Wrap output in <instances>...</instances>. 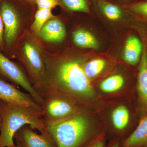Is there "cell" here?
<instances>
[{"label":"cell","instance_id":"cell-15","mask_svg":"<svg viewBox=\"0 0 147 147\" xmlns=\"http://www.w3.org/2000/svg\"><path fill=\"white\" fill-rule=\"evenodd\" d=\"M72 39L75 45L81 48L97 49L99 44L91 33L86 30L79 29L74 32Z\"/></svg>","mask_w":147,"mask_h":147},{"label":"cell","instance_id":"cell-20","mask_svg":"<svg viewBox=\"0 0 147 147\" xmlns=\"http://www.w3.org/2000/svg\"><path fill=\"white\" fill-rule=\"evenodd\" d=\"M124 80L123 76L115 74L108 77L102 81L100 84V89L105 92L117 91L123 86Z\"/></svg>","mask_w":147,"mask_h":147},{"label":"cell","instance_id":"cell-29","mask_svg":"<svg viewBox=\"0 0 147 147\" xmlns=\"http://www.w3.org/2000/svg\"><path fill=\"white\" fill-rule=\"evenodd\" d=\"M11 147H21L20 146H19V145H14V146H12Z\"/></svg>","mask_w":147,"mask_h":147},{"label":"cell","instance_id":"cell-17","mask_svg":"<svg viewBox=\"0 0 147 147\" xmlns=\"http://www.w3.org/2000/svg\"><path fill=\"white\" fill-rule=\"evenodd\" d=\"M51 9H38L35 15L34 19L30 26L31 31L36 35H38L40 31L48 20L53 18Z\"/></svg>","mask_w":147,"mask_h":147},{"label":"cell","instance_id":"cell-30","mask_svg":"<svg viewBox=\"0 0 147 147\" xmlns=\"http://www.w3.org/2000/svg\"><path fill=\"white\" fill-rule=\"evenodd\" d=\"M30 1L32 2H35V0H30Z\"/></svg>","mask_w":147,"mask_h":147},{"label":"cell","instance_id":"cell-2","mask_svg":"<svg viewBox=\"0 0 147 147\" xmlns=\"http://www.w3.org/2000/svg\"><path fill=\"white\" fill-rule=\"evenodd\" d=\"M1 121L0 125V147L14 146V134L21 127L28 125L40 133L46 131V125L39 112L26 106L14 105L1 100Z\"/></svg>","mask_w":147,"mask_h":147},{"label":"cell","instance_id":"cell-27","mask_svg":"<svg viewBox=\"0 0 147 147\" xmlns=\"http://www.w3.org/2000/svg\"><path fill=\"white\" fill-rule=\"evenodd\" d=\"M106 1H108L116 3V0H106Z\"/></svg>","mask_w":147,"mask_h":147},{"label":"cell","instance_id":"cell-9","mask_svg":"<svg viewBox=\"0 0 147 147\" xmlns=\"http://www.w3.org/2000/svg\"><path fill=\"white\" fill-rule=\"evenodd\" d=\"M143 44V49L137 72V88L141 110L147 116V28L137 30Z\"/></svg>","mask_w":147,"mask_h":147},{"label":"cell","instance_id":"cell-6","mask_svg":"<svg viewBox=\"0 0 147 147\" xmlns=\"http://www.w3.org/2000/svg\"><path fill=\"white\" fill-rule=\"evenodd\" d=\"M42 117L46 125L57 123L77 115V107L65 95L48 92L42 96Z\"/></svg>","mask_w":147,"mask_h":147},{"label":"cell","instance_id":"cell-14","mask_svg":"<svg viewBox=\"0 0 147 147\" xmlns=\"http://www.w3.org/2000/svg\"><path fill=\"white\" fill-rule=\"evenodd\" d=\"M122 147H147V116L142 118L134 131L123 140Z\"/></svg>","mask_w":147,"mask_h":147},{"label":"cell","instance_id":"cell-19","mask_svg":"<svg viewBox=\"0 0 147 147\" xmlns=\"http://www.w3.org/2000/svg\"><path fill=\"white\" fill-rule=\"evenodd\" d=\"M63 5L72 11L90 14L92 9L91 0H61Z\"/></svg>","mask_w":147,"mask_h":147},{"label":"cell","instance_id":"cell-7","mask_svg":"<svg viewBox=\"0 0 147 147\" xmlns=\"http://www.w3.org/2000/svg\"><path fill=\"white\" fill-rule=\"evenodd\" d=\"M0 79L12 82L27 91L41 106L44 99L34 88L26 74L21 67L0 51Z\"/></svg>","mask_w":147,"mask_h":147},{"label":"cell","instance_id":"cell-21","mask_svg":"<svg viewBox=\"0 0 147 147\" xmlns=\"http://www.w3.org/2000/svg\"><path fill=\"white\" fill-rule=\"evenodd\" d=\"M124 6L134 13L136 21L143 23L147 26V0L139 1Z\"/></svg>","mask_w":147,"mask_h":147},{"label":"cell","instance_id":"cell-11","mask_svg":"<svg viewBox=\"0 0 147 147\" xmlns=\"http://www.w3.org/2000/svg\"><path fill=\"white\" fill-rule=\"evenodd\" d=\"M0 100L10 104L32 108L42 115V106L34 100L30 94L21 91L12 84L1 79Z\"/></svg>","mask_w":147,"mask_h":147},{"label":"cell","instance_id":"cell-31","mask_svg":"<svg viewBox=\"0 0 147 147\" xmlns=\"http://www.w3.org/2000/svg\"><path fill=\"white\" fill-rule=\"evenodd\" d=\"M143 1V0H138V1Z\"/></svg>","mask_w":147,"mask_h":147},{"label":"cell","instance_id":"cell-32","mask_svg":"<svg viewBox=\"0 0 147 147\" xmlns=\"http://www.w3.org/2000/svg\"></svg>","mask_w":147,"mask_h":147},{"label":"cell","instance_id":"cell-18","mask_svg":"<svg viewBox=\"0 0 147 147\" xmlns=\"http://www.w3.org/2000/svg\"><path fill=\"white\" fill-rule=\"evenodd\" d=\"M106 62L101 59H95L86 63L82 65L83 70L89 79L97 76L105 68Z\"/></svg>","mask_w":147,"mask_h":147},{"label":"cell","instance_id":"cell-3","mask_svg":"<svg viewBox=\"0 0 147 147\" xmlns=\"http://www.w3.org/2000/svg\"><path fill=\"white\" fill-rule=\"evenodd\" d=\"M39 39L30 30L27 29L18 40L14 52V58L24 65L30 82L37 92L45 74V50Z\"/></svg>","mask_w":147,"mask_h":147},{"label":"cell","instance_id":"cell-16","mask_svg":"<svg viewBox=\"0 0 147 147\" xmlns=\"http://www.w3.org/2000/svg\"><path fill=\"white\" fill-rule=\"evenodd\" d=\"M130 114L125 106L121 105L115 109L112 113V121L115 128L119 131H123L129 122Z\"/></svg>","mask_w":147,"mask_h":147},{"label":"cell","instance_id":"cell-26","mask_svg":"<svg viewBox=\"0 0 147 147\" xmlns=\"http://www.w3.org/2000/svg\"><path fill=\"white\" fill-rule=\"evenodd\" d=\"M108 147H120L118 142H115L112 143Z\"/></svg>","mask_w":147,"mask_h":147},{"label":"cell","instance_id":"cell-23","mask_svg":"<svg viewBox=\"0 0 147 147\" xmlns=\"http://www.w3.org/2000/svg\"><path fill=\"white\" fill-rule=\"evenodd\" d=\"M85 147H105L104 137L99 136L92 142L90 141Z\"/></svg>","mask_w":147,"mask_h":147},{"label":"cell","instance_id":"cell-22","mask_svg":"<svg viewBox=\"0 0 147 147\" xmlns=\"http://www.w3.org/2000/svg\"><path fill=\"white\" fill-rule=\"evenodd\" d=\"M38 9H53L59 5L58 0H35Z\"/></svg>","mask_w":147,"mask_h":147},{"label":"cell","instance_id":"cell-10","mask_svg":"<svg viewBox=\"0 0 147 147\" xmlns=\"http://www.w3.org/2000/svg\"><path fill=\"white\" fill-rule=\"evenodd\" d=\"M30 125L21 127L14 134L13 139L21 147H58L53 136L46 130L38 134Z\"/></svg>","mask_w":147,"mask_h":147},{"label":"cell","instance_id":"cell-28","mask_svg":"<svg viewBox=\"0 0 147 147\" xmlns=\"http://www.w3.org/2000/svg\"><path fill=\"white\" fill-rule=\"evenodd\" d=\"M1 100H0V105H1ZM1 112H0V125H1Z\"/></svg>","mask_w":147,"mask_h":147},{"label":"cell","instance_id":"cell-8","mask_svg":"<svg viewBox=\"0 0 147 147\" xmlns=\"http://www.w3.org/2000/svg\"><path fill=\"white\" fill-rule=\"evenodd\" d=\"M91 1L92 10L106 21L113 22L136 21L134 13L124 6L106 0H91Z\"/></svg>","mask_w":147,"mask_h":147},{"label":"cell","instance_id":"cell-4","mask_svg":"<svg viewBox=\"0 0 147 147\" xmlns=\"http://www.w3.org/2000/svg\"><path fill=\"white\" fill-rule=\"evenodd\" d=\"M46 125V130L53 136L58 147H85L90 142L89 121L82 113Z\"/></svg>","mask_w":147,"mask_h":147},{"label":"cell","instance_id":"cell-25","mask_svg":"<svg viewBox=\"0 0 147 147\" xmlns=\"http://www.w3.org/2000/svg\"><path fill=\"white\" fill-rule=\"evenodd\" d=\"M138 0H116V3L121 5L125 6L137 2Z\"/></svg>","mask_w":147,"mask_h":147},{"label":"cell","instance_id":"cell-5","mask_svg":"<svg viewBox=\"0 0 147 147\" xmlns=\"http://www.w3.org/2000/svg\"><path fill=\"white\" fill-rule=\"evenodd\" d=\"M14 0H1L0 13L3 25L4 50L7 57L14 58L18 40L26 30L24 19Z\"/></svg>","mask_w":147,"mask_h":147},{"label":"cell","instance_id":"cell-24","mask_svg":"<svg viewBox=\"0 0 147 147\" xmlns=\"http://www.w3.org/2000/svg\"><path fill=\"white\" fill-rule=\"evenodd\" d=\"M1 1L0 0V3ZM3 31V25L0 13V51L2 53L4 50Z\"/></svg>","mask_w":147,"mask_h":147},{"label":"cell","instance_id":"cell-13","mask_svg":"<svg viewBox=\"0 0 147 147\" xmlns=\"http://www.w3.org/2000/svg\"><path fill=\"white\" fill-rule=\"evenodd\" d=\"M143 44L141 38L130 34L125 40L123 57L127 63L132 66L139 65L142 56Z\"/></svg>","mask_w":147,"mask_h":147},{"label":"cell","instance_id":"cell-1","mask_svg":"<svg viewBox=\"0 0 147 147\" xmlns=\"http://www.w3.org/2000/svg\"><path fill=\"white\" fill-rule=\"evenodd\" d=\"M82 59L45 50V76L38 93L41 96L46 93L57 92L78 99L91 97L93 89L83 70Z\"/></svg>","mask_w":147,"mask_h":147},{"label":"cell","instance_id":"cell-12","mask_svg":"<svg viewBox=\"0 0 147 147\" xmlns=\"http://www.w3.org/2000/svg\"><path fill=\"white\" fill-rule=\"evenodd\" d=\"M66 36V29L63 23L55 17L48 20L40 31L38 36L50 43H57L63 41Z\"/></svg>","mask_w":147,"mask_h":147}]
</instances>
